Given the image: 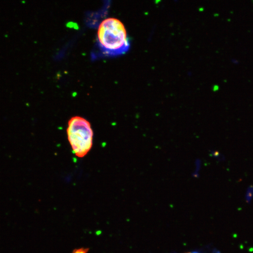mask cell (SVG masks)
Listing matches in <instances>:
<instances>
[{"mask_svg": "<svg viewBox=\"0 0 253 253\" xmlns=\"http://www.w3.org/2000/svg\"><path fill=\"white\" fill-rule=\"evenodd\" d=\"M98 43L104 55L115 56L125 53L130 47L126 30L123 23L115 18L104 20L99 26Z\"/></svg>", "mask_w": 253, "mask_h": 253, "instance_id": "6da1fadb", "label": "cell"}, {"mask_svg": "<svg viewBox=\"0 0 253 253\" xmlns=\"http://www.w3.org/2000/svg\"><path fill=\"white\" fill-rule=\"evenodd\" d=\"M67 133L74 154L78 158L86 156L93 144L94 133L90 123L80 116L72 117L68 121Z\"/></svg>", "mask_w": 253, "mask_h": 253, "instance_id": "7a4b0ae2", "label": "cell"}, {"mask_svg": "<svg viewBox=\"0 0 253 253\" xmlns=\"http://www.w3.org/2000/svg\"><path fill=\"white\" fill-rule=\"evenodd\" d=\"M89 248H79L73 250L72 253H87L89 252Z\"/></svg>", "mask_w": 253, "mask_h": 253, "instance_id": "3957f363", "label": "cell"}]
</instances>
